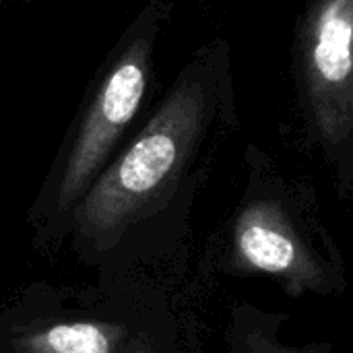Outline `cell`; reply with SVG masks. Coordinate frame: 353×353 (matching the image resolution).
Returning a JSON list of instances; mask_svg holds the SVG:
<instances>
[{
	"mask_svg": "<svg viewBox=\"0 0 353 353\" xmlns=\"http://www.w3.org/2000/svg\"><path fill=\"white\" fill-rule=\"evenodd\" d=\"M234 259L244 271L279 277L292 296L325 292L327 271L275 201H254L234 225Z\"/></svg>",
	"mask_w": 353,
	"mask_h": 353,
	"instance_id": "cell-4",
	"label": "cell"
},
{
	"mask_svg": "<svg viewBox=\"0 0 353 353\" xmlns=\"http://www.w3.org/2000/svg\"><path fill=\"white\" fill-rule=\"evenodd\" d=\"M353 0H312L300 33V70L314 128L333 155L350 153L353 132Z\"/></svg>",
	"mask_w": 353,
	"mask_h": 353,
	"instance_id": "cell-3",
	"label": "cell"
},
{
	"mask_svg": "<svg viewBox=\"0 0 353 353\" xmlns=\"http://www.w3.org/2000/svg\"><path fill=\"white\" fill-rule=\"evenodd\" d=\"M225 46L201 50L130 147L85 190L81 234L108 244L168 194L209 130L228 87Z\"/></svg>",
	"mask_w": 353,
	"mask_h": 353,
	"instance_id": "cell-1",
	"label": "cell"
},
{
	"mask_svg": "<svg viewBox=\"0 0 353 353\" xmlns=\"http://www.w3.org/2000/svg\"><path fill=\"white\" fill-rule=\"evenodd\" d=\"M163 14L165 8L161 2H153L143 17L137 19L122 48L105 68L62 170L58 186V205L62 209L77 205L95 180L116 141L137 116L147 91L155 37Z\"/></svg>",
	"mask_w": 353,
	"mask_h": 353,
	"instance_id": "cell-2",
	"label": "cell"
},
{
	"mask_svg": "<svg viewBox=\"0 0 353 353\" xmlns=\"http://www.w3.org/2000/svg\"><path fill=\"white\" fill-rule=\"evenodd\" d=\"M244 352L246 353H316L314 350H296V347H283L273 337L261 331L246 333L244 339Z\"/></svg>",
	"mask_w": 353,
	"mask_h": 353,
	"instance_id": "cell-6",
	"label": "cell"
},
{
	"mask_svg": "<svg viewBox=\"0 0 353 353\" xmlns=\"http://www.w3.org/2000/svg\"><path fill=\"white\" fill-rule=\"evenodd\" d=\"M134 353H149V352H134Z\"/></svg>",
	"mask_w": 353,
	"mask_h": 353,
	"instance_id": "cell-7",
	"label": "cell"
},
{
	"mask_svg": "<svg viewBox=\"0 0 353 353\" xmlns=\"http://www.w3.org/2000/svg\"><path fill=\"white\" fill-rule=\"evenodd\" d=\"M126 329L114 323H62L25 335L19 353H118Z\"/></svg>",
	"mask_w": 353,
	"mask_h": 353,
	"instance_id": "cell-5",
	"label": "cell"
}]
</instances>
